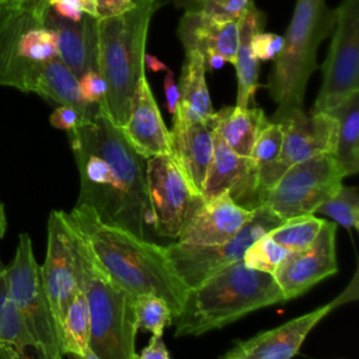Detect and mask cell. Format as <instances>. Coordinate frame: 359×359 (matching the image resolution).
Segmentation results:
<instances>
[{
	"instance_id": "cell-48",
	"label": "cell",
	"mask_w": 359,
	"mask_h": 359,
	"mask_svg": "<svg viewBox=\"0 0 359 359\" xmlns=\"http://www.w3.org/2000/svg\"><path fill=\"white\" fill-rule=\"evenodd\" d=\"M70 359H98V358L94 355V352L91 349H88L86 355H83V356H70Z\"/></svg>"
},
{
	"instance_id": "cell-6",
	"label": "cell",
	"mask_w": 359,
	"mask_h": 359,
	"mask_svg": "<svg viewBox=\"0 0 359 359\" xmlns=\"http://www.w3.org/2000/svg\"><path fill=\"white\" fill-rule=\"evenodd\" d=\"M335 13L325 0H296L293 17L283 35V48L268 79V91L276 102L271 121L303 109L310 76L317 69V49L331 32Z\"/></svg>"
},
{
	"instance_id": "cell-24",
	"label": "cell",
	"mask_w": 359,
	"mask_h": 359,
	"mask_svg": "<svg viewBox=\"0 0 359 359\" xmlns=\"http://www.w3.org/2000/svg\"><path fill=\"white\" fill-rule=\"evenodd\" d=\"M205 57L198 50L185 52V60L180 80V102L172 125H189L206 122L215 116L209 90L205 79Z\"/></svg>"
},
{
	"instance_id": "cell-30",
	"label": "cell",
	"mask_w": 359,
	"mask_h": 359,
	"mask_svg": "<svg viewBox=\"0 0 359 359\" xmlns=\"http://www.w3.org/2000/svg\"><path fill=\"white\" fill-rule=\"evenodd\" d=\"M325 219L316 215H300L280 222L266 234L289 252L307 247L318 234Z\"/></svg>"
},
{
	"instance_id": "cell-31",
	"label": "cell",
	"mask_w": 359,
	"mask_h": 359,
	"mask_svg": "<svg viewBox=\"0 0 359 359\" xmlns=\"http://www.w3.org/2000/svg\"><path fill=\"white\" fill-rule=\"evenodd\" d=\"M283 142V130L279 122L269 121L266 126L259 132L252 150H251V161L257 175V187L259 194V182L264 175L273 167L276 163ZM261 203V196H259Z\"/></svg>"
},
{
	"instance_id": "cell-26",
	"label": "cell",
	"mask_w": 359,
	"mask_h": 359,
	"mask_svg": "<svg viewBox=\"0 0 359 359\" xmlns=\"http://www.w3.org/2000/svg\"><path fill=\"white\" fill-rule=\"evenodd\" d=\"M269 119L258 107H224L215 112V130L238 156L250 157L259 132Z\"/></svg>"
},
{
	"instance_id": "cell-27",
	"label": "cell",
	"mask_w": 359,
	"mask_h": 359,
	"mask_svg": "<svg viewBox=\"0 0 359 359\" xmlns=\"http://www.w3.org/2000/svg\"><path fill=\"white\" fill-rule=\"evenodd\" d=\"M0 359H48L8 297L0 272Z\"/></svg>"
},
{
	"instance_id": "cell-4",
	"label": "cell",
	"mask_w": 359,
	"mask_h": 359,
	"mask_svg": "<svg viewBox=\"0 0 359 359\" xmlns=\"http://www.w3.org/2000/svg\"><path fill=\"white\" fill-rule=\"evenodd\" d=\"M161 0H135L129 11L98 18V73L107 83L100 111L114 125L123 126L142 76L146 74L144 53L147 31Z\"/></svg>"
},
{
	"instance_id": "cell-21",
	"label": "cell",
	"mask_w": 359,
	"mask_h": 359,
	"mask_svg": "<svg viewBox=\"0 0 359 359\" xmlns=\"http://www.w3.org/2000/svg\"><path fill=\"white\" fill-rule=\"evenodd\" d=\"M98 18L84 14L79 22L65 20L48 11L45 25L56 34L57 59L79 79L90 70L98 72Z\"/></svg>"
},
{
	"instance_id": "cell-15",
	"label": "cell",
	"mask_w": 359,
	"mask_h": 359,
	"mask_svg": "<svg viewBox=\"0 0 359 359\" xmlns=\"http://www.w3.org/2000/svg\"><path fill=\"white\" fill-rule=\"evenodd\" d=\"M39 268L42 285L60 335L63 314L79 290L66 212L52 210L49 215L46 257L43 265Z\"/></svg>"
},
{
	"instance_id": "cell-49",
	"label": "cell",
	"mask_w": 359,
	"mask_h": 359,
	"mask_svg": "<svg viewBox=\"0 0 359 359\" xmlns=\"http://www.w3.org/2000/svg\"><path fill=\"white\" fill-rule=\"evenodd\" d=\"M4 269V266H1V262H0V272Z\"/></svg>"
},
{
	"instance_id": "cell-11",
	"label": "cell",
	"mask_w": 359,
	"mask_h": 359,
	"mask_svg": "<svg viewBox=\"0 0 359 359\" xmlns=\"http://www.w3.org/2000/svg\"><path fill=\"white\" fill-rule=\"evenodd\" d=\"M146 184L150 222L158 236L177 238L203 202L171 154L153 156L146 160Z\"/></svg>"
},
{
	"instance_id": "cell-38",
	"label": "cell",
	"mask_w": 359,
	"mask_h": 359,
	"mask_svg": "<svg viewBox=\"0 0 359 359\" xmlns=\"http://www.w3.org/2000/svg\"><path fill=\"white\" fill-rule=\"evenodd\" d=\"M80 94L84 101L90 104H100L107 93V83L97 70H90L79 79Z\"/></svg>"
},
{
	"instance_id": "cell-37",
	"label": "cell",
	"mask_w": 359,
	"mask_h": 359,
	"mask_svg": "<svg viewBox=\"0 0 359 359\" xmlns=\"http://www.w3.org/2000/svg\"><path fill=\"white\" fill-rule=\"evenodd\" d=\"M251 0H206L202 13L219 20H238Z\"/></svg>"
},
{
	"instance_id": "cell-32",
	"label": "cell",
	"mask_w": 359,
	"mask_h": 359,
	"mask_svg": "<svg viewBox=\"0 0 359 359\" xmlns=\"http://www.w3.org/2000/svg\"><path fill=\"white\" fill-rule=\"evenodd\" d=\"M331 217L345 229L359 227V195L356 187L341 185L330 198L317 206L314 215Z\"/></svg>"
},
{
	"instance_id": "cell-17",
	"label": "cell",
	"mask_w": 359,
	"mask_h": 359,
	"mask_svg": "<svg viewBox=\"0 0 359 359\" xmlns=\"http://www.w3.org/2000/svg\"><path fill=\"white\" fill-rule=\"evenodd\" d=\"M223 192L240 206L255 210L261 206L257 175L250 157L236 154L215 130V149L202 187V201H209Z\"/></svg>"
},
{
	"instance_id": "cell-34",
	"label": "cell",
	"mask_w": 359,
	"mask_h": 359,
	"mask_svg": "<svg viewBox=\"0 0 359 359\" xmlns=\"http://www.w3.org/2000/svg\"><path fill=\"white\" fill-rule=\"evenodd\" d=\"M17 56L28 63H41L56 59L57 42L55 31L46 25L27 29L18 39Z\"/></svg>"
},
{
	"instance_id": "cell-42",
	"label": "cell",
	"mask_w": 359,
	"mask_h": 359,
	"mask_svg": "<svg viewBox=\"0 0 359 359\" xmlns=\"http://www.w3.org/2000/svg\"><path fill=\"white\" fill-rule=\"evenodd\" d=\"M164 95H165V107L171 115H175L178 102H180V90L175 83L174 73L167 67L164 76Z\"/></svg>"
},
{
	"instance_id": "cell-46",
	"label": "cell",
	"mask_w": 359,
	"mask_h": 359,
	"mask_svg": "<svg viewBox=\"0 0 359 359\" xmlns=\"http://www.w3.org/2000/svg\"><path fill=\"white\" fill-rule=\"evenodd\" d=\"M77 4L84 14H88L91 17L97 18V10H95V1L94 0H69Z\"/></svg>"
},
{
	"instance_id": "cell-22",
	"label": "cell",
	"mask_w": 359,
	"mask_h": 359,
	"mask_svg": "<svg viewBox=\"0 0 359 359\" xmlns=\"http://www.w3.org/2000/svg\"><path fill=\"white\" fill-rule=\"evenodd\" d=\"M178 36L184 50H198L203 57L219 55L236 63L238 46V20H219L202 11H185L180 20Z\"/></svg>"
},
{
	"instance_id": "cell-20",
	"label": "cell",
	"mask_w": 359,
	"mask_h": 359,
	"mask_svg": "<svg viewBox=\"0 0 359 359\" xmlns=\"http://www.w3.org/2000/svg\"><path fill=\"white\" fill-rule=\"evenodd\" d=\"M215 149V116L206 122L172 125L170 154L192 189L201 195Z\"/></svg>"
},
{
	"instance_id": "cell-9",
	"label": "cell",
	"mask_w": 359,
	"mask_h": 359,
	"mask_svg": "<svg viewBox=\"0 0 359 359\" xmlns=\"http://www.w3.org/2000/svg\"><path fill=\"white\" fill-rule=\"evenodd\" d=\"M280 222L266 206H259L255 209L251 220L229 241L209 245L175 241L164 247L165 254L175 273L189 289L215 272L241 261L250 244L276 227Z\"/></svg>"
},
{
	"instance_id": "cell-10",
	"label": "cell",
	"mask_w": 359,
	"mask_h": 359,
	"mask_svg": "<svg viewBox=\"0 0 359 359\" xmlns=\"http://www.w3.org/2000/svg\"><path fill=\"white\" fill-rule=\"evenodd\" d=\"M334 13L335 31L311 114L325 112L359 91V0H342Z\"/></svg>"
},
{
	"instance_id": "cell-13",
	"label": "cell",
	"mask_w": 359,
	"mask_h": 359,
	"mask_svg": "<svg viewBox=\"0 0 359 359\" xmlns=\"http://www.w3.org/2000/svg\"><path fill=\"white\" fill-rule=\"evenodd\" d=\"M272 122L280 123L283 142L276 163L259 182L261 205L266 192L290 165L321 153H332L335 143V119L327 112L306 115L300 109Z\"/></svg>"
},
{
	"instance_id": "cell-47",
	"label": "cell",
	"mask_w": 359,
	"mask_h": 359,
	"mask_svg": "<svg viewBox=\"0 0 359 359\" xmlns=\"http://www.w3.org/2000/svg\"><path fill=\"white\" fill-rule=\"evenodd\" d=\"M6 230H7V219H6L4 206L0 202V237H3L6 234Z\"/></svg>"
},
{
	"instance_id": "cell-23",
	"label": "cell",
	"mask_w": 359,
	"mask_h": 359,
	"mask_svg": "<svg viewBox=\"0 0 359 359\" xmlns=\"http://www.w3.org/2000/svg\"><path fill=\"white\" fill-rule=\"evenodd\" d=\"M24 91L35 93L59 105H72L88 118L100 114V104H90L83 100L77 77L57 57L32 63L25 76Z\"/></svg>"
},
{
	"instance_id": "cell-45",
	"label": "cell",
	"mask_w": 359,
	"mask_h": 359,
	"mask_svg": "<svg viewBox=\"0 0 359 359\" xmlns=\"http://www.w3.org/2000/svg\"><path fill=\"white\" fill-rule=\"evenodd\" d=\"M144 67H147L151 72H161V70L165 72L167 70V66L161 60H158L156 56H153L147 52L144 53Z\"/></svg>"
},
{
	"instance_id": "cell-12",
	"label": "cell",
	"mask_w": 359,
	"mask_h": 359,
	"mask_svg": "<svg viewBox=\"0 0 359 359\" xmlns=\"http://www.w3.org/2000/svg\"><path fill=\"white\" fill-rule=\"evenodd\" d=\"M358 271L348 286L330 303L314 309L287 323L240 341L222 359H292L309 332L334 309L358 299Z\"/></svg>"
},
{
	"instance_id": "cell-3",
	"label": "cell",
	"mask_w": 359,
	"mask_h": 359,
	"mask_svg": "<svg viewBox=\"0 0 359 359\" xmlns=\"http://www.w3.org/2000/svg\"><path fill=\"white\" fill-rule=\"evenodd\" d=\"M283 302L286 300L273 275L251 269L238 261L188 289L182 307L174 317V335H202L251 311Z\"/></svg>"
},
{
	"instance_id": "cell-18",
	"label": "cell",
	"mask_w": 359,
	"mask_h": 359,
	"mask_svg": "<svg viewBox=\"0 0 359 359\" xmlns=\"http://www.w3.org/2000/svg\"><path fill=\"white\" fill-rule=\"evenodd\" d=\"M255 210L236 203L229 192L203 201L181 230L177 241L187 244H220L233 238Z\"/></svg>"
},
{
	"instance_id": "cell-2",
	"label": "cell",
	"mask_w": 359,
	"mask_h": 359,
	"mask_svg": "<svg viewBox=\"0 0 359 359\" xmlns=\"http://www.w3.org/2000/svg\"><path fill=\"white\" fill-rule=\"evenodd\" d=\"M66 217L125 292L133 299L158 296L167 302L174 317L180 313L188 287L175 273L164 247L102 222L87 206H74Z\"/></svg>"
},
{
	"instance_id": "cell-7",
	"label": "cell",
	"mask_w": 359,
	"mask_h": 359,
	"mask_svg": "<svg viewBox=\"0 0 359 359\" xmlns=\"http://www.w3.org/2000/svg\"><path fill=\"white\" fill-rule=\"evenodd\" d=\"M10 300L48 359H63L57 323L52 314L29 234L21 233L13 261L4 268Z\"/></svg>"
},
{
	"instance_id": "cell-14",
	"label": "cell",
	"mask_w": 359,
	"mask_h": 359,
	"mask_svg": "<svg viewBox=\"0 0 359 359\" xmlns=\"http://www.w3.org/2000/svg\"><path fill=\"white\" fill-rule=\"evenodd\" d=\"M337 223L325 220L317 237L304 248L289 252L273 272L285 300L302 296L338 271L335 251Z\"/></svg>"
},
{
	"instance_id": "cell-25",
	"label": "cell",
	"mask_w": 359,
	"mask_h": 359,
	"mask_svg": "<svg viewBox=\"0 0 359 359\" xmlns=\"http://www.w3.org/2000/svg\"><path fill=\"white\" fill-rule=\"evenodd\" d=\"M265 27V15L255 7L252 1L238 18V46L236 52V74H237V107H250L258 88L259 63L251 50V39L254 34Z\"/></svg>"
},
{
	"instance_id": "cell-29",
	"label": "cell",
	"mask_w": 359,
	"mask_h": 359,
	"mask_svg": "<svg viewBox=\"0 0 359 359\" xmlns=\"http://www.w3.org/2000/svg\"><path fill=\"white\" fill-rule=\"evenodd\" d=\"M91 321L86 294L76 292L60 323V351L67 356H83L90 349Z\"/></svg>"
},
{
	"instance_id": "cell-35",
	"label": "cell",
	"mask_w": 359,
	"mask_h": 359,
	"mask_svg": "<svg viewBox=\"0 0 359 359\" xmlns=\"http://www.w3.org/2000/svg\"><path fill=\"white\" fill-rule=\"evenodd\" d=\"M289 251L286 248L275 243L268 234H264L250 244L241 261L251 269L273 275Z\"/></svg>"
},
{
	"instance_id": "cell-36",
	"label": "cell",
	"mask_w": 359,
	"mask_h": 359,
	"mask_svg": "<svg viewBox=\"0 0 359 359\" xmlns=\"http://www.w3.org/2000/svg\"><path fill=\"white\" fill-rule=\"evenodd\" d=\"M283 48V36L259 31L251 39V50L257 60H275Z\"/></svg>"
},
{
	"instance_id": "cell-28",
	"label": "cell",
	"mask_w": 359,
	"mask_h": 359,
	"mask_svg": "<svg viewBox=\"0 0 359 359\" xmlns=\"http://www.w3.org/2000/svg\"><path fill=\"white\" fill-rule=\"evenodd\" d=\"M325 112L335 119V143L331 154L345 177L353 175L359 171V91Z\"/></svg>"
},
{
	"instance_id": "cell-41",
	"label": "cell",
	"mask_w": 359,
	"mask_h": 359,
	"mask_svg": "<svg viewBox=\"0 0 359 359\" xmlns=\"http://www.w3.org/2000/svg\"><path fill=\"white\" fill-rule=\"evenodd\" d=\"M49 7L59 17L73 22H79L84 15L81 8L69 0H49Z\"/></svg>"
},
{
	"instance_id": "cell-16",
	"label": "cell",
	"mask_w": 359,
	"mask_h": 359,
	"mask_svg": "<svg viewBox=\"0 0 359 359\" xmlns=\"http://www.w3.org/2000/svg\"><path fill=\"white\" fill-rule=\"evenodd\" d=\"M49 10V0H0V86L24 91L32 63L17 56V43L27 29L45 25Z\"/></svg>"
},
{
	"instance_id": "cell-19",
	"label": "cell",
	"mask_w": 359,
	"mask_h": 359,
	"mask_svg": "<svg viewBox=\"0 0 359 359\" xmlns=\"http://www.w3.org/2000/svg\"><path fill=\"white\" fill-rule=\"evenodd\" d=\"M121 129L132 147L144 158L170 154V130L161 118L146 74L139 81L128 121Z\"/></svg>"
},
{
	"instance_id": "cell-39",
	"label": "cell",
	"mask_w": 359,
	"mask_h": 359,
	"mask_svg": "<svg viewBox=\"0 0 359 359\" xmlns=\"http://www.w3.org/2000/svg\"><path fill=\"white\" fill-rule=\"evenodd\" d=\"M91 118L86 116L80 109L72 107V105H59L49 116V122L53 128L62 129V130H73L83 122L88 121Z\"/></svg>"
},
{
	"instance_id": "cell-44",
	"label": "cell",
	"mask_w": 359,
	"mask_h": 359,
	"mask_svg": "<svg viewBox=\"0 0 359 359\" xmlns=\"http://www.w3.org/2000/svg\"><path fill=\"white\" fill-rule=\"evenodd\" d=\"M205 3L206 0H174V4L177 7H181L185 11H192V13L202 11V7Z\"/></svg>"
},
{
	"instance_id": "cell-43",
	"label": "cell",
	"mask_w": 359,
	"mask_h": 359,
	"mask_svg": "<svg viewBox=\"0 0 359 359\" xmlns=\"http://www.w3.org/2000/svg\"><path fill=\"white\" fill-rule=\"evenodd\" d=\"M135 359H170V353L161 335H151L149 345L143 348L139 355L136 353Z\"/></svg>"
},
{
	"instance_id": "cell-33",
	"label": "cell",
	"mask_w": 359,
	"mask_h": 359,
	"mask_svg": "<svg viewBox=\"0 0 359 359\" xmlns=\"http://www.w3.org/2000/svg\"><path fill=\"white\" fill-rule=\"evenodd\" d=\"M133 314L137 330L163 335L167 325L174 323V314L167 302L154 294H142L133 299Z\"/></svg>"
},
{
	"instance_id": "cell-1",
	"label": "cell",
	"mask_w": 359,
	"mask_h": 359,
	"mask_svg": "<svg viewBox=\"0 0 359 359\" xmlns=\"http://www.w3.org/2000/svg\"><path fill=\"white\" fill-rule=\"evenodd\" d=\"M67 133L80 174L76 206L91 208L102 222L146 238L147 158L101 111Z\"/></svg>"
},
{
	"instance_id": "cell-40",
	"label": "cell",
	"mask_w": 359,
	"mask_h": 359,
	"mask_svg": "<svg viewBox=\"0 0 359 359\" xmlns=\"http://www.w3.org/2000/svg\"><path fill=\"white\" fill-rule=\"evenodd\" d=\"M97 18L121 15L135 7V0H94Z\"/></svg>"
},
{
	"instance_id": "cell-8",
	"label": "cell",
	"mask_w": 359,
	"mask_h": 359,
	"mask_svg": "<svg viewBox=\"0 0 359 359\" xmlns=\"http://www.w3.org/2000/svg\"><path fill=\"white\" fill-rule=\"evenodd\" d=\"M344 172L331 153H321L290 165L264 196L266 206L282 222L314 215L318 205L341 185Z\"/></svg>"
},
{
	"instance_id": "cell-5",
	"label": "cell",
	"mask_w": 359,
	"mask_h": 359,
	"mask_svg": "<svg viewBox=\"0 0 359 359\" xmlns=\"http://www.w3.org/2000/svg\"><path fill=\"white\" fill-rule=\"evenodd\" d=\"M67 223L77 285L90 309V349L98 359H135L137 328L133 297L109 276L83 236Z\"/></svg>"
}]
</instances>
